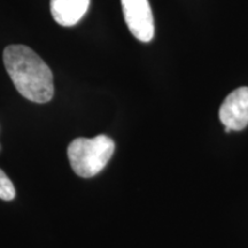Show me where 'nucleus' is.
<instances>
[{
  "mask_svg": "<svg viewBox=\"0 0 248 248\" xmlns=\"http://www.w3.org/2000/svg\"><path fill=\"white\" fill-rule=\"evenodd\" d=\"M4 64L20 94L28 100L45 104L54 95L53 74L45 61L26 45H9Z\"/></svg>",
  "mask_w": 248,
  "mask_h": 248,
  "instance_id": "obj_1",
  "label": "nucleus"
},
{
  "mask_svg": "<svg viewBox=\"0 0 248 248\" xmlns=\"http://www.w3.org/2000/svg\"><path fill=\"white\" fill-rule=\"evenodd\" d=\"M115 144L105 135L93 138H76L68 146L71 168L79 177L90 178L98 175L113 156Z\"/></svg>",
  "mask_w": 248,
  "mask_h": 248,
  "instance_id": "obj_2",
  "label": "nucleus"
},
{
  "mask_svg": "<svg viewBox=\"0 0 248 248\" xmlns=\"http://www.w3.org/2000/svg\"><path fill=\"white\" fill-rule=\"evenodd\" d=\"M124 20L131 33L142 43L154 37L153 13L148 0H121Z\"/></svg>",
  "mask_w": 248,
  "mask_h": 248,
  "instance_id": "obj_3",
  "label": "nucleus"
},
{
  "mask_svg": "<svg viewBox=\"0 0 248 248\" xmlns=\"http://www.w3.org/2000/svg\"><path fill=\"white\" fill-rule=\"evenodd\" d=\"M219 120L229 130L239 131L248 125V88L231 92L219 108Z\"/></svg>",
  "mask_w": 248,
  "mask_h": 248,
  "instance_id": "obj_4",
  "label": "nucleus"
},
{
  "mask_svg": "<svg viewBox=\"0 0 248 248\" xmlns=\"http://www.w3.org/2000/svg\"><path fill=\"white\" fill-rule=\"evenodd\" d=\"M91 0H51V13L62 27H73L88 12Z\"/></svg>",
  "mask_w": 248,
  "mask_h": 248,
  "instance_id": "obj_5",
  "label": "nucleus"
},
{
  "mask_svg": "<svg viewBox=\"0 0 248 248\" xmlns=\"http://www.w3.org/2000/svg\"><path fill=\"white\" fill-rule=\"evenodd\" d=\"M15 198V187L7 175L0 169V199L11 201Z\"/></svg>",
  "mask_w": 248,
  "mask_h": 248,
  "instance_id": "obj_6",
  "label": "nucleus"
}]
</instances>
